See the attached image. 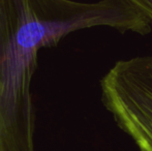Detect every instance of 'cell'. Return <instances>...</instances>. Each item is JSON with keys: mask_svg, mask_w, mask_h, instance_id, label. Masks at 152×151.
<instances>
[{"mask_svg": "<svg viewBox=\"0 0 152 151\" xmlns=\"http://www.w3.org/2000/svg\"><path fill=\"white\" fill-rule=\"evenodd\" d=\"M138 8L152 24V0H126Z\"/></svg>", "mask_w": 152, "mask_h": 151, "instance_id": "3957f363", "label": "cell"}, {"mask_svg": "<svg viewBox=\"0 0 152 151\" xmlns=\"http://www.w3.org/2000/svg\"><path fill=\"white\" fill-rule=\"evenodd\" d=\"M98 26L141 35L152 29L126 0H0V151H34L31 85L38 52Z\"/></svg>", "mask_w": 152, "mask_h": 151, "instance_id": "6da1fadb", "label": "cell"}, {"mask_svg": "<svg viewBox=\"0 0 152 151\" xmlns=\"http://www.w3.org/2000/svg\"><path fill=\"white\" fill-rule=\"evenodd\" d=\"M102 101L140 151H152V56L122 59L100 80Z\"/></svg>", "mask_w": 152, "mask_h": 151, "instance_id": "7a4b0ae2", "label": "cell"}]
</instances>
